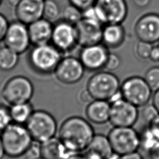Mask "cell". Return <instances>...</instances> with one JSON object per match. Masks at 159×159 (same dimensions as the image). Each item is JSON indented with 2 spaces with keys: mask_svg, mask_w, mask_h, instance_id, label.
I'll return each instance as SVG.
<instances>
[{
  "mask_svg": "<svg viewBox=\"0 0 159 159\" xmlns=\"http://www.w3.org/2000/svg\"><path fill=\"white\" fill-rule=\"evenodd\" d=\"M91 124L83 117L71 116L66 119L58 130V138L71 153L84 152L94 136Z\"/></svg>",
  "mask_w": 159,
  "mask_h": 159,
  "instance_id": "cell-1",
  "label": "cell"
},
{
  "mask_svg": "<svg viewBox=\"0 0 159 159\" xmlns=\"http://www.w3.org/2000/svg\"><path fill=\"white\" fill-rule=\"evenodd\" d=\"M0 134L5 154L10 158L24 156L34 142L25 125L12 122Z\"/></svg>",
  "mask_w": 159,
  "mask_h": 159,
  "instance_id": "cell-2",
  "label": "cell"
},
{
  "mask_svg": "<svg viewBox=\"0 0 159 159\" xmlns=\"http://www.w3.org/2000/svg\"><path fill=\"white\" fill-rule=\"evenodd\" d=\"M63 57V53L52 43L34 45L28 54V62L37 73L48 75L54 73Z\"/></svg>",
  "mask_w": 159,
  "mask_h": 159,
  "instance_id": "cell-3",
  "label": "cell"
},
{
  "mask_svg": "<svg viewBox=\"0 0 159 159\" xmlns=\"http://www.w3.org/2000/svg\"><path fill=\"white\" fill-rule=\"evenodd\" d=\"M120 83L118 77L111 71H99L88 80L86 89L94 99L109 101L120 91Z\"/></svg>",
  "mask_w": 159,
  "mask_h": 159,
  "instance_id": "cell-4",
  "label": "cell"
},
{
  "mask_svg": "<svg viewBox=\"0 0 159 159\" xmlns=\"http://www.w3.org/2000/svg\"><path fill=\"white\" fill-rule=\"evenodd\" d=\"M25 126L33 140L39 143L55 137L58 128L54 116L43 109L34 110Z\"/></svg>",
  "mask_w": 159,
  "mask_h": 159,
  "instance_id": "cell-5",
  "label": "cell"
},
{
  "mask_svg": "<svg viewBox=\"0 0 159 159\" xmlns=\"http://www.w3.org/2000/svg\"><path fill=\"white\" fill-rule=\"evenodd\" d=\"M34 93L32 82L26 76L16 75L9 78L4 84L1 96L10 105L30 101Z\"/></svg>",
  "mask_w": 159,
  "mask_h": 159,
  "instance_id": "cell-6",
  "label": "cell"
},
{
  "mask_svg": "<svg viewBox=\"0 0 159 159\" xmlns=\"http://www.w3.org/2000/svg\"><path fill=\"white\" fill-rule=\"evenodd\" d=\"M107 137L113 152L119 155L137 152L140 147V134L132 127H114Z\"/></svg>",
  "mask_w": 159,
  "mask_h": 159,
  "instance_id": "cell-7",
  "label": "cell"
},
{
  "mask_svg": "<svg viewBox=\"0 0 159 159\" xmlns=\"http://www.w3.org/2000/svg\"><path fill=\"white\" fill-rule=\"evenodd\" d=\"M120 91L124 99L137 107L147 104L152 93V89L144 78L139 76L125 79L120 84Z\"/></svg>",
  "mask_w": 159,
  "mask_h": 159,
  "instance_id": "cell-8",
  "label": "cell"
},
{
  "mask_svg": "<svg viewBox=\"0 0 159 159\" xmlns=\"http://www.w3.org/2000/svg\"><path fill=\"white\" fill-rule=\"evenodd\" d=\"M94 6L102 24H122L127 16L125 0H96Z\"/></svg>",
  "mask_w": 159,
  "mask_h": 159,
  "instance_id": "cell-9",
  "label": "cell"
},
{
  "mask_svg": "<svg viewBox=\"0 0 159 159\" xmlns=\"http://www.w3.org/2000/svg\"><path fill=\"white\" fill-rule=\"evenodd\" d=\"M111 103L109 122L114 127H132L139 118L138 107L123 98Z\"/></svg>",
  "mask_w": 159,
  "mask_h": 159,
  "instance_id": "cell-10",
  "label": "cell"
},
{
  "mask_svg": "<svg viewBox=\"0 0 159 159\" xmlns=\"http://www.w3.org/2000/svg\"><path fill=\"white\" fill-rule=\"evenodd\" d=\"M51 43L63 53L71 51L78 45L75 25L62 19L55 22Z\"/></svg>",
  "mask_w": 159,
  "mask_h": 159,
  "instance_id": "cell-11",
  "label": "cell"
},
{
  "mask_svg": "<svg viewBox=\"0 0 159 159\" xmlns=\"http://www.w3.org/2000/svg\"><path fill=\"white\" fill-rule=\"evenodd\" d=\"M3 42L19 55L25 52L31 45L27 25L17 20L9 22Z\"/></svg>",
  "mask_w": 159,
  "mask_h": 159,
  "instance_id": "cell-12",
  "label": "cell"
},
{
  "mask_svg": "<svg viewBox=\"0 0 159 159\" xmlns=\"http://www.w3.org/2000/svg\"><path fill=\"white\" fill-rule=\"evenodd\" d=\"M85 68L79 58L73 56L63 57L54 71L57 80L65 84H73L84 76Z\"/></svg>",
  "mask_w": 159,
  "mask_h": 159,
  "instance_id": "cell-13",
  "label": "cell"
},
{
  "mask_svg": "<svg viewBox=\"0 0 159 159\" xmlns=\"http://www.w3.org/2000/svg\"><path fill=\"white\" fill-rule=\"evenodd\" d=\"M109 52L102 43L82 47L79 59L85 70L97 71L104 67Z\"/></svg>",
  "mask_w": 159,
  "mask_h": 159,
  "instance_id": "cell-14",
  "label": "cell"
},
{
  "mask_svg": "<svg viewBox=\"0 0 159 159\" xmlns=\"http://www.w3.org/2000/svg\"><path fill=\"white\" fill-rule=\"evenodd\" d=\"M134 32L139 40L150 43L159 42V14L149 12L136 22Z\"/></svg>",
  "mask_w": 159,
  "mask_h": 159,
  "instance_id": "cell-15",
  "label": "cell"
},
{
  "mask_svg": "<svg viewBox=\"0 0 159 159\" xmlns=\"http://www.w3.org/2000/svg\"><path fill=\"white\" fill-rule=\"evenodd\" d=\"M78 43L81 47L102 43V24L98 21L82 18L75 25Z\"/></svg>",
  "mask_w": 159,
  "mask_h": 159,
  "instance_id": "cell-16",
  "label": "cell"
},
{
  "mask_svg": "<svg viewBox=\"0 0 159 159\" xmlns=\"http://www.w3.org/2000/svg\"><path fill=\"white\" fill-rule=\"evenodd\" d=\"M44 0H20L14 7L17 20L29 25L43 17Z\"/></svg>",
  "mask_w": 159,
  "mask_h": 159,
  "instance_id": "cell-17",
  "label": "cell"
},
{
  "mask_svg": "<svg viewBox=\"0 0 159 159\" xmlns=\"http://www.w3.org/2000/svg\"><path fill=\"white\" fill-rule=\"evenodd\" d=\"M27 27L31 44L34 46L51 42L53 28L52 22L42 17L29 24Z\"/></svg>",
  "mask_w": 159,
  "mask_h": 159,
  "instance_id": "cell-18",
  "label": "cell"
},
{
  "mask_svg": "<svg viewBox=\"0 0 159 159\" xmlns=\"http://www.w3.org/2000/svg\"><path fill=\"white\" fill-rule=\"evenodd\" d=\"M83 152L86 159H109L114 153L108 137L100 134L94 135Z\"/></svg>",
  "mask_w": 159,
  "mask_h": 159,
  "instance_id": "cell-19",
  "label": "cell"
},
{
  "mask_svg": "<svg viewBox=\"0 0 159 159\" xmlns=\"http://www.w3.org/2000/svg\"><path fill=\"white\" fill-rule=\"evenodd\" d=\"M40 155L45 159H66L75 154L70 152L58 137L40 143Z\"/></svg>",
  "mask_w": 159,
  "mask_h": 159,
  "instance_id": "cell-20",
  "label": "cell"
},
{
  "mask_svg": "<svg viewBox=\"0 0 159 159\" xmlns=\"http://www.w3.org/2000/svg\"><path fill=\"white\" fill-rule=\"evenodd\" d=\"M111 103L106 100L94 99L87 106L85 113L93 123L102 124L109 121Z\"/></svg>",
  "mask_w": 159,
  "mask_h": 159,
  "instance_id": "cell-21",
  "label": "cell"
},
{
  "mask_svg": "<svg viewBox=\"0 0 159 159\" xmlns=\"http://www.w3.org/2000/svg\"><path fill=\"white\" fill-rule=\"evenodd\" d=\"M125 39V30L121 24H108L102 28V43L107 48L119 47Z\"/></svg>",
  "mask_w": 159,
  "mask_h": 159,
  "instance_id": "cell-22",
  "label": "cell"
},
{
  "mask_svg": "<svg viewBox=\"0 0 159 159\" xmlns=\"http://www.w3.org/2000/svg\"><path fill=\"white\" fill-rule=\"evenodd\" d=\"M12 122L25 125L34 111L32 104L29 101L9 106Z\"/></svg>",
  "mask_w": 159,
  "mask_h": 159,
  "instance_id": "cell-23",
  "label": "cell"
},
{
  "mask_svg": "<svg viewBox=\"0 0 159 159\" xmlns=\"http://www.w3.org/2000/svg\"><path fill=\"white\" fill-rule=\"evenodd\" d=\"M19 54L6 47H0V70L8 71L13 70L19 61Z\"/></svg>",
  "mask_w": 159,
  "mask_h": 159,
  "instance_id": "cell-24",
  "label": "cell"
},
{
  "mask_svg": "<svg viewBox=\"0 0 159 159\" xmlns=\"http://www.w3.org/2000/svg\"><path fill=\"white\" fill-rule=\"evenodd\" d=\"M61 16V9L58 2L55 0H44L43 17L53 23L60 20Z\"/></svg>",
  "mask_w": 159,
  "mask_h": 159,
  "instance_id": "cell-25",
  "label": "cell"
},
{
  "mask_svg": "<svg viewBox=\"0 0 159 159\" xmlns=\"http://www.w3.org/2000/svg\"><path fill=\"white\" fill-rule=\"evenodd\" d=\"M61 19L75 25L83 18V12L81 9L70 4L61 10Z\"/></svg>",
  "mask_w": 159,
  "mask_h": 159,
  "instance_id": "cell-26",
  "label": "cell"
},
{
  "mask_svg": "<svg viewBox=\"0 0 159 159\" xmlns=\"http://www.w3.org/2000/svg\"><path fill=\"white\" fill-rule=\"evenodd\" d=\"M144 79L152 91L159 89V66L148 68L145 73Z\"/></svg>",
  "mask_w": 159,
  "mask_h": 159,
  "instance_id": "cell-27",
  "label": "cell"
},
{
  "mask_svg": "<svg viewBox=\"0 0 159 159\" xmlns=\"http://www.w3.org/2000/svg\"><path fill=\"white\" fill-rule=\"evenodd\" d=\"M152 47V43L145 41L139 40L135 45V53L137 55L142 59H149Z\"/></svg>",
  "mask_w": 159,
  "mask_h": 159,
  "instance_id": "cell-28",
  "label": "cell"
},
{
  "mask_svg": "<svg viewBox=\"0 0 159 159\" xmlns=\"http://www.w3.org/2000/svg\"><path fill=\"white\" fill-rule=\"evenodd\" d=\"M12 122L9 107L0 104V132L4 130Z\"/></svg>",
  "mask_w": 159,
  "mask_h": 159,
  "instance_id": "cell-29",
  "label": "cell"
},
{
  "mask_svg": "<svg viewBox=\"0 0 159 159\" xmlns=\"http://www.w3.org/2000/svg\"><path fill=\"white\" fill-rule=\"evenodd\" d=\"M121 65V58L116 53H110L107 57L104 68L109 71H114L117 70Z\"/></svg>",
  "mask_w": 159,
  "mask_h": 159,
  "instance_id": "cell-30",
  "label": "cell"
},
{
  "mask_svg": "<svg viewBox=\"0 0 159 159\" xmlns=\"http://www.w3.org/2000/svg\"><path fill=\"white\" fill-rule=\"evenodd\" d=\"M158 114V111L152 104H147L145 105L142 111V117L148 124H150Z\"/></svg>",
  "mask_w": 159,
  "mask_h": 159,
  "instance_id": "cell-31",
  "label": "cell"
},
{
  "mask_svg": "<svg viewBox=\"0 0 159 159\" xmlns=\"http://www.w3.org/2000/svg\"><path fill=\"white\" fill-rule=\"evenodd\" d=\"M40 143L34 141L29 148L24 156L25 159H37L41 157L40 155Z\"/></svg>",
  "mask_w": 159,
  "mask_h": 159,
  "instance_id": "cell-32",
  "label": "cell"
},
{
  "mask_svg": "<svg viewBox=\"0 0 159 159\" xmlns=\"http://www.w3.org/2000/svg\"><path fill=\"white\" fill-rule=\"evenodd\" d=\"M147 129L151 136L159 143V114L148 124Z\"/></svg>",
  "mask_w": 159,
  "mask_h": 159,
  "instance_id": "cell-33",
  "label": "cell"
},
{
  "mask_svg": "<svg viewBox=\"0 0 159 159\" xmlns=\"http://www.w3.org/2000/svg\"><path fill=\"white\" fill-rule=\"evenodd\" d=\"M70 4L74 5L81 11L94 6L96 0H68Z\"/></svg>",
  "mask_w": 159,
  "mask_h": 159,
  "instance_id": "cell-34",
  "label": "cell"
},
{
  "mask_svg": "<svg viewBox=\"0 0 159 159\" xmlns=\"http://www.w3.org/2000/svg\"><path fill=\"white\" fill-rule=\"evenodd\" d=\"M9 22L6 17L0 12V43L3 42Z\"/></svg>",
  "mask_w": 159,
  "mask_h": 159,
  "instance_id": "cell-35",
  "label": "cell"
},
{
  "mask_svg": "<svg viewBox=\"0 0 159 159\" xmlns=\"http://www.w3.org/2000/svg\"><path fill=\"white\" fill-rule=\"evenodd\" d=\"M149 59L154 62L159 61V45L153 46L150 52Z\"/></svg>",
  "mask_w": 159,
  "mask_h": 159,
  "instance_id": "cell-36",
  "label": "cell"
},
{
  "mask_svg": "<svg viewBox=\"0 0 159 159\" xmlns=\"http://www.w3.org/2000/svg\"><path fill=\"white\" fill-rule=\"evenodd\" d=\"M118 159H143V157L140 153L137 152H135L119 155Z\"/></svg>",
  "mask_w": 159,
  "mask_h": 159,
  "instance_id": "cell-37",
  "label": "cell"
},
{
  "mask_svg": "<svg viewBox=\"0 0 159 159\" xmlns=\"http://www.w3.org/2000/svg\"><path fill=\"white\" fill-rule=\"evenodd\" d=\"M80 99L83 102H89L91 99H93V98L91 97L88 91L86 89H85L80 93Z\"/></svg>",
  "mask_w": 159,
  "mask_h": 159,
  "instance_id": "cell-38",
  "label": "cell"
},
{
  "mask_svg": "<svg viewBox=\"0 0 159 159\" xmlns=\"http://www.w3.org/2000/svg\"><path fill=\"white\" fill-rule=\"evenodd\" d=\"M132 1L136 7L143 9L149 5L151 0H132Z\"/></svg>",
  "mask_w": 159,
  "mask_h": 159,
  "instance_id": "cell-39",
  "label": "cell"
},
{
  "mask_svg": "<svg viewBox=\"0 0 159 159\" xmlns=\"http://www.w3.org/2000/svg\"><path fill=\"white\" fill-rule=\"evenodd\" d=\"M152 104L155 107L159 112V89L155 91L154 94L152 97Z\"/></svg>",
  "mask_w": 159,
  "mask_h": 159,
  "instance_id": "cell-40",
  "label": "cell"
},
{
  "mask_svg": "<svg viewBox=\"0 0 159 159\" xmlns=\"http://www.w3.org/2000/svg\"><path fill=\"white\" fill-rule=\"evenodd\" d=\"M5 155H6L5 151H4V148L1 136V134H0V159H2Z\"/></svg>",
  "mask_w": 159,
  "mask_h": 159,
  "instance_id": "cell-41",
  "label": "cell"
},
{
  "mask_svg": "<svg viewBox=\"0 0 159 159\" xmlns=\"http://www.w3.org/2000/svg\"><path fill=\"white\" fill-rule=\"evenodd\" d=\"M66 159H86V158L83 155H80V153H78V154H75L74 155H72Z\"/></svg>",
  "mask_w": 159,
  "mask_h": 159,
  "instance_id": "cell-42",
  "label": "cell"
},
{
  "mask_svg": "<svg viewBox=\"0 0 159 159\" xmlns=\"http://www.w3.org/2000/svg\"><path fill=\"white\" fill-rule=\"evenodd\" d=\"M6 1L11 6L15 7L20 2V0H6Z\"/></svg>",
  "mask_w": 159,
  "mask_h": 159,
  "instance_id": "cell-43",
  "label": "cell"
},
{
  "mask_svg": "<svg viewBox=\"0 0 159 159\" xmlns=\"http://www.w3.org/2000/svg\"><path fill=\"white\" fill-rule=\"evenodd\" d=\"M37 159H45V158H42V157H40V158H37Z\"/></svg>",
  "mask_w": 159,
  "mask_h": 159,
  "instance_id": "cell-44",
  "label": "cell"
},
{
  "mask_svg": "<svg viewBox=\"0 0 159 159\" xmlns=\"http://www.w3.org/2000/svg\"><path fill=\"white\" fill-rule=\"evenodd\" d=\"M2 2V0H0V6H1V4Z\"/></svg>",
  "mask_w": 159,
  "mask_h": 159,
  "instance_id": "cell-45",
  "label": "cell"
}]
</instances>
